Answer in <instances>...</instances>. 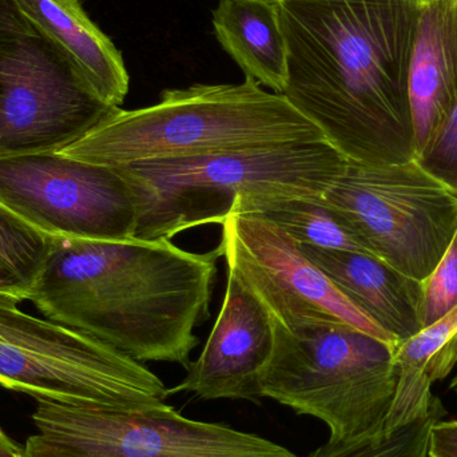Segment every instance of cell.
I'll return each instance as SVG.
<instances>
[{
  "label": "cell",
  "instance_id": "cell-24",
  "mask_svg": "<svg viewBox=\"0 0 457 457\" xmlns=\"http://www.w3.org/2000/svg\"><path fill=\"white\" fill-rule=\"evenodd\" d=\"M0 448H5V450L13 451V453H23V447L16 445L0 427Z\"/></svg>",
  "mask_w": 457,
  "mask_h": 457
},
{
  "label": "cell",
  "instance_id": "cell-6",
  "mask_svg": "<svg viewBox=\"0 0 457 457\" xmlns=\"http://www.w3.org/2000/svg\"><path fill=\"white\" fill-rule=\"evenodd\" d=\"M0 295V386L62 404L153 411L169 389L144 362Z\"/></svg>",
  "mask_w": 457,
  "mask_h": 457
},
{
  "label": "cell",
  "instance_id": "cell-11",
  "mask_svg": "<svg viewBox=\"0 0 457 457\" xmlns=\"http://www.w3.org/2000/svg\"><path fill=\"white\" fill-rule=\"evenodd\" d=\"M0 203L53 238L128 239L137 204L109 166L62 152L0 158Z\"/></svg>",
  "mask_w": 457,
  "mask_h": 457
},
{
  "label": "cell",
  "instance_id": "cell-23",
  "mask_svg": "<svg viewBox=\"0 0 457 457\" xmlns=\"http://www.w3.org/2000/svg\"><path fill=\"white\" fill-rule=\"evenodd\" d=\"M428 457H457V420H437L431 427Z\"/></svg>",
  "mask_w": 457,
  "mask_h": 457
},
{
  "label": "cell",
  "instance_id": "cell-26",
  "mask_svg": "<svg viewBox=\"0 0 457 457\" xmlns=\"http://www.w3.org/2000/svg\"><path fill=\"white\" fill-rule=\"evenodd\" d=\"M411 2L416 3L419 5L427 4V3L432 2V0H411Z\"/></svg>",
  "mask_w": 457,
  "mask_h": 457
},
{
  "label": "cell",
  "instance_id": "cell-8",
  "mask_svg": "<svg viewBox=\"0 0 457 457\" xmlns=\"http://www.w3.org/2000/svg\"><path fill=\"white\" fill-rule=\"evenodd\" d=\"M321 201L373 257L423 284L457 228V198L418 160L386 165L346 161Z\"/></svg>",
  "mask_w": 457,
  "mask_h": 457
},
{
  "label": "cell",
  "instance_id": "cell-3",
  "mask_svg": "<svg viewBox=\"0 0 457 457\" xmlns=\"http://www.w3.org/2000/svg\"><path fill=\"white\" fill-rule=\"evenodd\" d=\"M317 141L327 139L282 94L245 79L169 88L152 106L118 107L62 153L120 168Z\"/></svg>",
  "mask_w": 457,
  "mask_h": 457
},
{
  "label": "cell",
  "instance_id": "cell-2",
  "mask_svg": "<svg viewBox=\"0 0 457 457\" xmlns=\"http://www.w3.org/2000/svg\"><path fill=\"white\" fill-rule=\"evenodd\" d=\"M220 257V246L192 253L168 239L54 238L29 301L137 361L187 370Z\"/></svg>",
  "mask_w": 457,
  "mask_h": 457
},
{
  "label": "cell",
  "instance_id": "cell-25",
  "mask_svg": "<svg viewBox=\"0 0 457 457\" xmlns=\"http://www.w3.org/2000/svg\"><path fill=\"white\" fill-rule=\"evenodd\" d=\"M0 457H23V453H13V451L0 448Z\"/></svg>",
  "mask_w": 457,
  "mask_h": 457
},
{
  "label": "cell",
  "instance_id": "cell-19",
  "mask_svg": "<svg viewBox=\"0 0 457 457\" xmlns=\"http://www.w3.org/2000/svg\"><path fill=\"white\" fill-rule=\"evenodd\" d=\"M443 415L436 397L429 412L412 423L348 442L328 440L308 457H428L429 431Z\"/></svg>",
  "mask_w": 457,
  "mask_h": 457
},
{
  "label": "cell",
  "instance_id": "cell-9",
  "mask_svg": "<svg viewBox=\"0 0 457 457\" xmlns=\"http://www.w3.org/2000/svg\"><path fill=\"white\" fill-rule=\"evenodd\" d=\"M23 457H297L258 435L153 411L35 400Z\"/></svg>",
  "mask_w": 457,
  "mask_h": 457
},
{
  "label": "cell",
  "instance_id": "cell-12",
  "mask_svg": "<svg viewBox=\"0 0 457 457\" xmlns=\"http://www.w3.org/2000/svg\"><path fill=\"white\" fill-rule=\"evenodd\" d=\"M274 345V324L262 303L228 271L224 303L200 357L169 394L204 400L261 399V376Z\"/></svg>",
  "mask_w": 457,
  "mask_h": 457
},
{
  "label": "cell",
  "instance_id": "cell-13",
  "mask_svg": "<svg viewBox=\"0 0 457 457\" xmlns=\"http://www.w3.org/2000/svg\"><path fill=\"white\" fill-rule=\"evenodd\" d=\"M336 287L400 344L424 329V284L378 258L346 250L301 245Z\"/></svg>",
  "mask_w": 457,
  "mask_h": 457
},
{
  "label": "cell",
  "instance_id": "cell-20",
  "mask_svg": "<svg viewBox=\"0 0 457 457\" xmlns=\"http://www.w3.org/2000/svg\"><path fill=\"white\" fill-rule=\"evenodd\" d=\"M457 305V228L434 273L424 281V328Z\"/></svg>",
  "mask_w": 457,
  "mask_h": 457
},
{
  "label": "cell",
  "instance_id": "cell-5",
  "mask_svg": "<svg viewBox=\"0 0 457 457\" xmlns=\"http://www.w3.org/2000/svg\"><path fill=\"white\" fill-rule=\"evenodd\" d=\"M397 348L348 325L289 332L274 324L261 396L319 419L332 442L378 434L396 396Z\"/></svg>",
  "mask_w": 457,
  "mask_h": 457
},
{
  "label": "cell",
  "instance_id": "cell-7",
  "mask_svg": "<svg viewBox=\"0 0 457 457\" xmlns=\"http://www.w3.org/2000/svg\"><path fill=\"white\" fill-rule=\"evenodd\" d=\"M115 109L18 0H0V158L62 152Z\"/></svg>",
  "mask_w": 457,
  "mask_h": 457
},
{
  "label": "cell",
  "instance_id": "cell-21",
  "mask_svg": "<svg viewBox=\"0 0 457 457\" xmlns=\"http://www.w3.org/2000/svg\"><path fill=\"white\" fill-rule=\"evenodd\" d=\"M418 162L457 198V107L418 155Z\"/></svg>",
  "mask_w": 457,
  "mask_h": 457
},
{
  "label": "cell",
  "instance_id": "cell-15",
  "mask_svg": "<svg viewBox=\"0 0 457 457\" xmlns=\"http://www.w3.org/2000/svg\"><path fill=\"white\" fill-rule=\"evenodd\" d=\"M24 12L70 56L104 104L120 107L130 86L122 54L91 21L80 0H18Z\"/></svg>",
  "mask_w": 457,
  "mask_h": 457
},
{
  "label": "cell",
  "instance_id": "cell-22",
  "mask_svg": "<svg viewBox=\"0 0 457 457\" xmlns=\"http://www.w3.org/2000/svg\"><path fill=\"white\" fill-rule=\"evenodd\" d=\"M427 373L432 383L451 378L448 389L457 396V333L445 344L442 351L435 354L427 368Z\"/></svg>",
  "mask_w": 457,
  "mask_h": 457
},
{
  "label": "cell",
  "instance_id": "cell-14",
  "mask_svg": "<svg viewBox=\"0 0 457 457\" xmlns=\"http://www.w3.org/2000/svg\"><path fill=\"white\" fill-rule=\"evenodd\" d=\"M410 102L419 155L457 107V0L420 5Z\"/></svg>",
  "mask_w": 457,
  "mask_h": 457
},
{
  "label": "cell",
  "instance_id": "cell-10",
  "mask_svg": "<svg viewBox=\"0 0 457 457\" xmlns=\"http://www.w3.org/2000/svg\"><path fill=\"white\" fill-rule=\"evenodd\" d=\"M219 245L227 271L252 293L277 327L295 332L320 325H348L399 346L396 338L353 305L301 245L254 213H231Z\"/></svg>",
  "mask_w": 457,
  "mask_h": 457
},
{
  "label": "cell",
  "instance_id": "cell-4",
  "mask_svg": "<svg viewBox=\"0 0 457 457\" xmlns=\"http://www.w3.org/2000/svg\"><path fill=\"white\" fill-rule=\"evenodd\" d=\"M345 165L329 142L317 141L112 169L136 198L134 237L170 241L189 228L222 224L252 204L321 200Z\"/></svg>",
  "mask_w": 457,
  "mask_h": 457
},
{
  "label": "cell",
  "instance_id": "cell-1",
  "mask_svg": "<svg viewBox=\"0 0 457 457\" xmlns=\"http://www.w3.org/2000/svg\"><path fill=\"white\" fill-rule=\"evenodd\" d=\"M282 96L346 161L418 160L410 69L420 5L411 0H278Z\"/></svg>",
  "mask_w": 457,
  "mask_h": 457
},
{
  "label": "cell",
  "instance_id": "cell-17",
  "mask_svg": "<svg viewBox=\"0 0 457 457\" xmlns=\"http://www.w3.org/2000/svg\"><path fill=\"white\" fill-rule=\"evenodd\" d=\"M237 213L265 217L300 245L370 255L337 212L321 200H277L252 204Z\"/></svg>",
  "mask_w": 457,
  "mask_h": 457
},
{
  "label": "cell",
  "instance_id": "cell-18",
  "mask_svg": "<svg viewBox=\"0 0 457 457\" xmlns=\"http://www.w3.org/2000/svg\"><path fill=\"white\" fill-rule=\"evenodd\" d=\"M53 242L0 203V295L29 300Z\"/></svg>",
  "mask_w": 457,
  "mask_h": 457
},
{
  "label": "cell",
  "instance_id": "cell-16",
  "mask_svg": "<svg viewBox=\"0 0 457 457\" xmlns=\"http://www.w3.org/2000/svg\"><path fill=\"white\" fill-rule=\"evenodd\" d=\"M217 40L252 79L282 94L287 79V50L278 0H220L213 11Z\"/></svg>",
  "mask_w": 457,
  "mask_h": 457
}]
</instances>
